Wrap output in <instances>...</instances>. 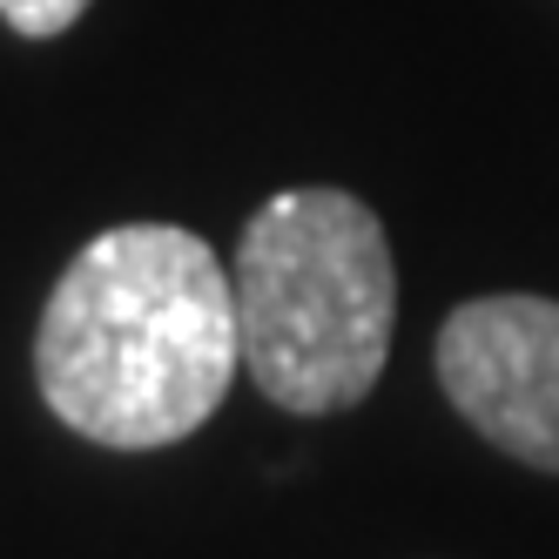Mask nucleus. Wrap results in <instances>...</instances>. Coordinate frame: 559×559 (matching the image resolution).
<instances>
[{
  "mask_svg": "<svg viewBox=\"0 0 559 559\" xmlns=\"http://www.w3.org/2000/svg\"><path fill=\"white\" fill-rule=\"evenodd\" d=\"M236 337L257 391L290 418L365 405L397 324L384 223L350 189H284L250 216L229 263Z\"/></svg>",
  "mask_w": 559,
  "mask_h": 559,
  "instance_id": "nucleus-2",
  "label": "nucleus"
},
{
  "mask_svg": "<svg viewBox=\"0 0 559 559\" xmlns=\"http://www.w3.org/2000/svg\"><path fill=\"white\" fill-rule=\"evenodd\" d=\"M243 371L236 284L182 223H122L61 270L34 331L48 412L108 452H163L203 431Z\"/></svg>",
  "mask_w": 559,
  "mask_h": 559,
  "instance_id": "nucleus-1",
  "label": "nucleus"
},
{
  "mask_svg": "<svg viewBox=\"0 0 559 559\" xmlns=\"http://www.w3.org/2000/svg\"><path fill=\"white\" fill-rule=\"evenodd\" d=\"M438 384L506 459L559 472V304L533 290L472 297L438 324Z\"/></svg>",
  "mask_w": 559,
  "mask_h": 559,
  "instance_id": "nucleus-3",
  "label": "nucleus"
},
{
  "mask_svg": "<svg viewBox=\"0 0 559 559\" xmlns=\"http://www.w3.org/2000/svg\"><path fill=\"white\" fill-rule=\"evenodd\" d=\"M88 14V0H0V21H8L21 41H55L74 21Z\"/></svg>",
  "mask_w": 559,
  "mask_h": 559,
  "instance_id": "nucleus-4",
  "label": "nucleus"
}]
</instances>
